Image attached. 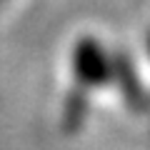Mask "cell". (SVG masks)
<instances>
[{
	"instance_id": "cell-1",
	"label": "cell",
	"mask_w": 150,
	"mask_h": 150,
	"mask_svg": "<svg viewBox=\"0 0 150 150\" xmlns=\"http://www.w3.org/2000/svg\"><path fill=\"white\" fill-rule=\"evenodd\" d=\"M75 65H78V78L85 85H98V83L108 80V75H110V60L95 40L80 43L78 55H75Z\"/></svg>"
}]
</instances>
